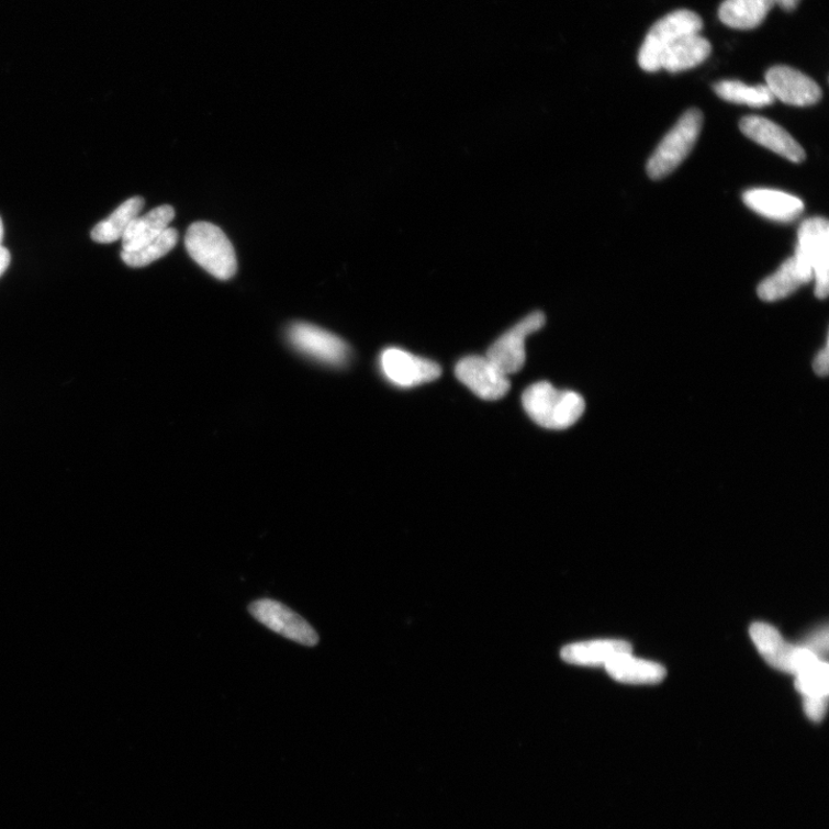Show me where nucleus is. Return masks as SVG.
Wrapping results in <instances>:
<instances>
[{
    "label": "nucleus",
    "mask_w": 829,
    "mask_h": 829,
    "mask_svg": "<svg viewBox=\"0 0 829 829\" xmlns=\"http://www.w3.org/2000/svg\"><path fill=\"white\" fill-rule=\"evenodd\" d=\"M813 280V270L802 265L793 256L776 272L761 282L757 293L765 302H775L786 299Z\"/></svg>",
    "instance_id": "obj_14"
},
{
    "label": "nucleus",
    "mask_w": 829,
    "mask_h": 829,
    "mask_svg": "<svg viewBox=\"0 0 829 829\" xmlns=\"http://www.w3.org/2000/svg\"><path fill=\"white\" fill-rule=\"evenodd\" d=\"M545 325L541 313H533L506 332L497 339L486 354L497 368L507 376L518 372L526 365L527 338Z\"/></svg>",
    "instance_id": "obj_8"
},
{
    "label": "nucleus",
    "mask_w": 829,
    "mask_h": 829,
    "mask_svg": "<svg viewBox=\"0 0 829 829\" xmlns=\"http://www.w3.org/2000/svg\"><path fill=\"white\" fill-rule=\"evenodd\" d=\"M795 688L804 698L828 697L829 668L827 661L821 660L811 670L798 674Z\"/></svg>",
    "instance_id": "obj_24"
},
{
    "label": "nucleus",
    "mask_w": 829,
    "mask_h": 829,
    "mask_svg": "<svg viewBox=\"0 0 829 829\" xmlns=\"http://www.w3.org/2000/svg\"><path fill=\"white\" fill-rule=\"evenodd\" d=\"M750 636L758 651L773 669L795 674L794 661L797 647L785 641L772 626L755 623L750 627Z\"/></svg>",
    "instance_id": "obj_15"
},
{
    "label": "nucleus",
    "mask_w": 829,
    "mask_h": 829,
    "mask_svg": "<svg viewBox=\"0 0 829 829\" xmlns=\"http://www.w3.org/2000/svg\"><path fill=\"white\" fill-rule=\"evenodd\" d=\"M702 30L703 20L693 11L677 10L663 16L654 23L639 51V66L647 72H658L662 54L669 46L684 36L699 34Z\"/></svg>",
    "instance_id": "obj_4"
},
{
    "label": "nucleus",
    "mask_w": 829,
    "mask_h": 829,
    "mask_svg": "<svg viewBox=\"0 0 829 829\" xmlns=\"http://www.w3.org/2000/svg\"><path fill=\"white\" fill-rule=\"evenodd\" d=\"M288 340L303 357L320 365L340 368L349 361V346L338 336L316 325L292 324L288 329Z\"/></svg>",
    "instance_id": "obj_6"
},
{
    "label": "nucleus",
    "mask_w": 829,
    "mask_h": 829,
    "mask_svg": "<svg viewBox=\"0 0 829 829\" xmlns=\"http://www.w3.org/2000/svg\"><path fill=\"white\" fill-rule=\"evenodd\" d=\"M608 674L618 682L654 684L666 677V670L657 662L634 658L631 653L614 657L605 665Z\"/></svg>",
    "instance_id": "obj_19"
},
{
    "label": "nucleus",
    "mask_w": 829,
    "mask_h": 829,
    "mask_svg": "<svg viewBox=\"0 0 829 829\" xmlns=\"http://www.w3.org/2000/svg\"><path fill=\"white\" fill-rule=\"evenodd\" d=\"M829 350H828V343L826 346L817 354V357L814 361V370L819 377H826L828 374V362H829Z\"/></svg>",
    "instance_id": "obj_27"
},
{
    "label": "nucleus",
    "mask_w": 829,
    "mask_h": 829,
    "mask_svg": "<svg viewBox=\"0 0 829 829\" xmlns=\"http://www.w3.org/2000/svg\"><path fill=\"white\" fill-rule=\"evenodd\" d=\"M456 374L463 385L484 400H500L511 389L508 376L486 357L462 359L456 368Z\"/></svg>",
    "instance_id": "obj_10"
},
{
    "label": "nucleus",
    "mask_w": 829,
    "mask_h": 829,
    "mask_svg": "<svg viewBox=\"0 0 829 829\" xmlns=\"http://www.w3.org/2000/svg\"><path fill=\"white\" fill-rule=\"evenodd\" d=\"M803 648L810 650L822 660V654L825 656L827 653L828 648L827 628L810 638L807 646H804Z\"/></svg>",
    "instance_id": "obj_26"
},
{
    "label": "nucleus",
    "mask_w": 829,
    "mask_h": 829,
    "mask_svg": "<svg viewBox=\"0 0 829 829\" xmlns=\"http://www.w3.org/2000/svg\"><path fill=\"white\" fill-rule=\"evenodd\" d=\"M746 205L770 221L789 223L804 211L800 199L775 189L754 188L743 194Z\"/></svg>",
    "instance_id": "obj_13"
},
{
    "label": "nucleus",
    "mask_w": 829,
    "mask_h": 829,
    "mask_svg": "<svg viewBox=\"0 0 829 829\" xmlns=\"http://www.w3.org/2000/svg\"><path fill=\"white\" fill-rule=\"evenodd\" d=\"M713 52L710 43L701 34L684 36L662 54L660 68L670 74L683 72L703 64Z\"/></svg>",
    "instance_id": "obj_16"
},
{
    "label": "nucleus",
    "mask_w": 829,
    "mask_h": 829,
    "mask_svg": "<svg viewBox=\"0 0 829 829\" xmlns=\"http://www.w3.org/2000/svg\"><path fill=\"white\" fill-rule=\"evenodd\" d=\"M775 4V0H725L719 18L730 29L750 31L762 25Z\"/></svg>",
    "instance_id": "obj_20"
},
{
    "label": "nucleus",
    "mask_w": 829,
    "mask_h": 829,
    "mask_svg": "<svg viewBox=\"0 0 829 829\" xmlns=\"http://www.w3.org/2000/svg\"><path fill=\"white\" fill-rule=\"evenodd\" d=\"M794 256L813 270L816 296L826 299L829 291V225L826 219L814 217L802 223Z\"/></svg>",
    "instance_id": "obj_5"
},
{
    "label": "nucleus",
    "mask_w": 829,
    "mask_h": 829,
    "mask_svg": "<svg viewBox=\"0 0 829 829\" xmlns=\"http://www.w3.org/2000/svg\"><path fill=\"white\" fill-rule=\"evenodd\" d=\"M381 368L389 381L399 388H415L436 381L441 368L400 348H388L381 355Z\"/></svg>",
    "instance_id": "obj_9"
},
{
    "label": "nucleus",
    "mask_w": 829,
    "mask_h": 829,
    "mask_svg": "<svg viewBox=\"0 0 829 829\" xmlns=\"http://www.w3.org/2000/svg\"><path fill=\"white\" fill-rule=\"evenodd\" d=\"M703 127V113L697 109L686 111L648 161L647 171L651 179L660 180L679 168L696 145Z\"/></svg>",
    "instance_id": "obj_3"
},
{
    "label": "nucleus",
    "mask_w": 829,
    "mask_h": 829,
    "mask_svg": "<svg viewBox=\"0 0 829 829\" xmlns=\"http://www.w3.org/2000/svg\"><path fill=\"white\" fill-rule=\"evenodd\" d=\"M144 206L145 200L139 197L125 201L107 220L92 228V240L99 244H111L122 240L128 226L138 217Z\"/></svg>",
    "instance_id": "obj_21"
},
{
    "label": "nucleus",
    "mask_w": 829,
    "mask_h": 829,
    "mask_svg": "<svg viewBox=\"0 0 829 829\" xmlns=\"http://www.w3.org/2000/svg\"><path fill=\"white\" fill-rule=\"evenodd\" d=\"M3 238H4V225H3L2 219H0V246H2Z\"/></svg>",
    "instance_id": "obj_30"
},
{
    "label": "nucleus",
    "mask_w": 829,
    "mask_h": 829,
    "mask_svg": "<svg viewBox=\"0 0 829 829\" xmlns=\"http://www.w3.org/2000/svg\"><path fill=\"white\" fill-rule=\"evenodd\" d=\"M176 217L171 205L158 206L145 216L136 217L123 236V251H133L147 245L169 228Z\"/></svg>",
    "instance_id": "obj_17"
},
{
    "label": "nucleus",
    "mask_w": 829,
    "mask_h": 829,
    "mask_svg": "<svg viewBox=\"0 0 829 829\" xmlns=\"http://www.w3.org/2000/svg\"><path fill=\"white\" fill-rule=\"evenodd\" d=\"M523 402L530 418L550 430L571 428L585 411L582 395L573 391H559L548 382L528 388Z\"/></svg>",
    "instance_id": "obj_1"
},
{
    "label": "nucleus",
    "mask_w": 829,
    "mask_h": 829,
    "mask_svg": "<svg viewBox=\"0 0 829 829\" xmlns=\"http://www.w3.org/2000/svg\"><path fill=\"white\" fill-rule=\"evenodd\" d=\"M178 238V231L169 227L147 245L133 251H123L122 258L128 267H147L166 254H169L176 247Z\"/></svg>",
    "instance_id": "obj_23"
},
{
    "label": "nucleus",
    "mask_w": 829,
    "mask_h": 829,
    "mask_svg": "<svg viewBox=\"0 0 829 829\" xmlns=\"http://www.w3.org/2000/svg\"><path fill=\"white\" fill-rule=\"evenodd\" d=\"M804 710L816 722H820L827 710L828 697L804 698Z\"/></svg>",
    "instance_id": "obj_25"
},
{
    "label": "nucleus",
    "mask_w": 829,
    "mask_h": 829,
    "mask_svg": "<svg viewBox=\"0 0 829 829\" xmlns=\"http://www.w3.org/2000/svg\"><path fill=\"white\" fill-rule=\"evenodd\" d=\"M253 617L272 631L306 647H315L320 637L315 629L293 609L272 600H260L249 606Z\"/></svg>",
    "instance_id": "obj_7"
},
{
    "label": "nucleus",
    "mask_w": 829,
    "mask_h": 829,
    "mask_svg": "<svg viewBox=\"0 0 829 829\" xmlns=\"http://www.w3.org/2000/svg\"><path fill=\"white\" fill-rule=\"evenodd\" d=\"M184 244L188 254L211 276L228 280L236 273L238 264L233 245L219 226L194 223L187 231Z\"/></svg>",
    "instance_id": "obj_2"
},
{
    "label": "nucleus",
    "mask_w": 829,
    "mask_h": 829,
    "mask_svg": "<svg viewBox=\"0 0 829 829\" xmlns=\"http://www.w3.org/2000/svg\"><path fill=\"white\" fill-rule=\"evenodd\" d=\"M740 128L755 144L793 163L799 164L807 157L798 142L785 128L766 120V117L744 116L740 123Z\"/></svg>",
    "instance_id": "obj_12"
},
{
    "label": "nucleus",
    "mask_w": 829,
    "mask_h": 829,
    "mask_svg": "<svg viewBox=\"0 0 829 829\" xmlns=\"http://www.w3.org/2000/svg\"><path fill=\"white\" fill-rule=\"evenodd\" d=\"M799 2L800 0H775V3L781 9H784L785 11H788V12L794 11L797 8Z\"/></svg>",
    "instance_id": "obj_29"
},
{
    "label": "nucleus",
    "mask_w": 829,
    "mask_h": 829,
    "mask_svg": "<svg viewBox=\"0 0 829 829\" xmlns=\"http://www.w3.org/2000/svg\"><path fill=\"white\" fill-rule=\"evenodd\" d=\"M11 264V254L10 251L3 247L0 246V277H2Z\"/></svg>",
    "instance_id": "obj_28"
},
{
    "label": "nucleus",
    "mask_w": 829,
    "mask_h": 829,
    "mask_svg": "<svg viewBox=\"0 0 829 829\" xmlns=\"http://www.w3.org/2000/svg\"><path fill=\"white\" fill-rule=\"evenodd\" d=\"M630 643L621 639H602L565 647L561 657L564 661L583 666H602L623 653H631Z\"/></svg>",
    "instance_id": "obj_18"
},
{
    "label": "nucleus",
    "mask_w": 829,
    "mask_h": 829,
    "mask_svg": "<svg viewBox=\"0 0 829 829\" xmlns=\"http://www.w3.org/2000/svg\"><path fill=\"white\" fill-rule=\"evenodd\" d=\"M714 89L721 100L751 108H765L775 101L766 85L748 86L738 80H726L716 83Z\"/></svg>",
    "instance_id": "obj_22"
},
{
    "label": "nucleus",
    "mask_w": 829,
    "mask_h": 829,
    "mask_svg": "<svg viewBox=\"0 0 829 829\" xmlns=\"http://www.w3.org/2000/svg\"><path fill=\"white\" fill-rule=\"evenodd\" d=\"M766 86L775 100L793 107H811L822 97V91L815 80L788 66L770 68Z\"/></svg>",
    "instance_id": "obj_11"
}]
</instances>
